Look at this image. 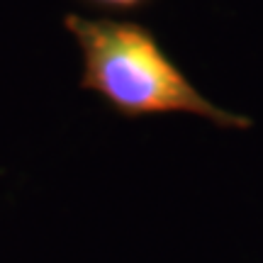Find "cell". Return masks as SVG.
Here are the masks:
<instances>
[{
	"label": "cell",
	"instance_id": "cell-2",
	"mask_svg": "<svg viewBox=\"0 0 263 263\" xmlns=\"http://www.w3.org/2000/svg\"><path fill=\"white\" fill-rule=\"evenodd\" d=\"M90 8L105 10V12H115V15H122V12H137L144 10L146 5H151L154 0H83Z\"/></svg>",
	"mask_w": 263,
	"mask_h": 263
},
{
	"label": "cell",
	"instance_id": "cell-1",
	"mask_svg": "<svg viewBox=\"0 0 263 263\" xmlns=\"http://www.w3.org/2000/svg\"><path fill=\"white\" fill-rule=\"evenodd\" d=\"M64 25L81 49V88L98 95L112 112L127 120L185 112L227 129L254 127L249 117L207 100L146 25L83 15H66Z\"/></svg>",
	"mask_w": 263,
	"mask_h": 263
}]
</instances>
